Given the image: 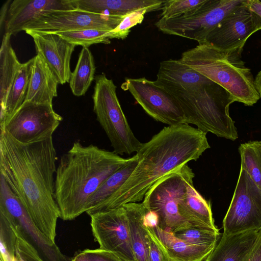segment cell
<instances>
[{"label": "cell", "instance_id": "obj_38", "mask_svg": "<svg viewBox=\"0 0 261 261\" xmlns=\"http://www.w3.org/2000/svg\"><path fill=\"white\" fill-rule=\"evenodd\" d=\"M253 19L256 32L261 30V2L258 0H246Z\"/></svg>", "mask_w": 261, "mask_h": 261}, {"label": "cell", "instance_id": "obj_33", "mask_svg": "<svg viewBox=\"0 0 261 261\" xmlns=\"http://www.w3.org/2000/svg\"><path fill=\"white\" fill-rule=\"evenodd\" d=\"M152 11L148 8H142L133 11L125 15L119 25L114 30L108 32L106 36L109 39L113 38L124 39L127 37L130 29L141 23L145 14Z\"/></svg>", "mask_w": 261, "mask_h": 261}, {"label": "cell", "instance_id": "obj_14", "mask_svg": "<svg viewBox=\"0 0 261 261\" xmlns=\"http://www.w3.org/2000/svg\"><path fill=\"white\" fill-rule=\"evenodd\" d=\"M124 16L97 14L79 9L54 11L31 23L23 31L51 32L84 29L111 31L119 25Z\"/></svg>", "mask_w": 261, "mask_h": 261}, {"label": "cell", "instance_id": "obj_20", "mask_svg": "<svg viewBox=\"0 0 261 261\" xmlns=\"http://www.w3.org/2000/svg\"><path fill=\"white\" fill-rule=\"evenodd\" d=\"M193 178L188 181L179 202L181 216L192 227L219 231L215 224L210 201L205 200L196 190Z\"/></svg>", "mask_w": 261, "mask_h": 261}, {"label": "cell", "instance_id": "obj_36", "mask_svg": "<svg viewBox=\"0 0 261 261\" xmlns=\"http://www.w3.org/2000/svg\"><path fill=\"white\" fill-rule=\"evenodd\" d=\"M69 261H123L113 253L100 248L85 249L70 258Z\"/></svg>", "mask_w": 261, "mask_h": 261}, {"label": "cell", "instance_id": "obj_29", "mask_svg": "<svg viewBox=\"0 0 261 261\" xmlns=\"http://www.w3.org/2000/svg\"><path fill=\"white\" fill-rule=\"evenodd\" d=\"M242 167L257 186L261 188V141H252L239 147Z\"/></svg>", "mask_w": 261, "mask_h": 261}, {"label": "cell", "instance_id": "obj_15", "mask_svg": "<svg viewBox=\"0 0 261 261\" xmlns=\"http://www.w3.org/2000/svg\"><path fill=\"white\" fill-rule=\"evenodd\" d=\"M246 1L226 15L208 34L203 44L222 51H242L247 39L256 32Z\"/></svg>", "mask_w": 261, "mask_h": 261}, {"label": "cell", "instance_id": "obj_4", "mask_svg": "<svg viewBox=\"0 0 261 261\" xmlns=\"http://www.w3.org/2000/svg\"><path fill=\"white\" fill-rule=\"evenodd\" d=\"M241 53L238 50L222 51L201 44L184 52L180 59L224 88L235 101L252 106L260 97L251 70L241 59Z\"/></svg>", "mask_w": 261, "mask_h": 261}, {"label": "cell", "instance_id": "obj_39", "mask_svg": "<svg viewBox=\"0 0 261 261\" xmlns=\"http://www.w3.org/2000/svg\"><path fill=\"white\" fill-rule=\"evenodd\" d=\"M145 210L146 212L144 216L143 221L144 226L151 228L158 226L159 223L158 215L155 212L147 210L146 208Z\"/></svg>", "mask_w": 261, "mask_h": 261}, {"label": "cell", "instance_id": "obj_8", "mask_svg": "<svg viewBox=\"0 0 261 261\" xmlns=\"http://www.w3.org/2000/svg\"><path fill=\"white\" fill-rule=\"evenodd\" d=\"M244 0H205L180 16L160 18L155 25L164 34L176 35L203 44L208 34Z\"/></svg>", "mask_w": 261, "mask_h": 261}, {"label": "cell", "instance_id": "obj_13", "mask_svg": "<svg viewBox=\"0 0 261 261\" xmlns=\"http://www.w3.org/2000/svg\"><path fill=\"white\" fill-rule=\"evenodd\" d=\"M121 88L128 91L145 112L156 121L169 126L185 124V118L177 101L154 81L145 77L126 78Z\"/></svg>", "mask_w": 261, "mask_h": 261}, {"label": "cell", "instance_id": "obj_22", "mask_svg": "<svg viewBox=\"0 0 261 261\" xmlns=\"http://www.w3.org/2000/svg\"><path fill=\"white\" fill-rule=\"evenodd\" d=\"M153 229L170 261H204L217 245L191 244L158 226Z\"/></svg>", "mask_w": 261, "mask_h": 261}, {"label": "cell", "instance_id": "obj_1", "mask_svg": "<svg viewBox=\"0 0 261 261\" xmlns=\"http://www.w3.org/2000/svg\"><path fill=\"white\" fill-rule=\"evenodd\" d=\"M57 159L53 137L22 143L1 130V175L36 226L53 242L60 218L55 198Z\"/></svg>", "mask_w": 261, "mask_h": 261}, {"label": "cell", "instance_id": "obj_12", "mask_svg": "<svg viewBox=\"0 0 261 261\" xmlns=\"http://www.w3.org/2000/svg\"><path fill=\"white\" fill-rule=\"evenodd\" d=\"M95 241L123 261H136L126 212L123 206L89 215Z\"/></svg>", "mask_w": 261, "mask_h": 261}, {"label": "cell", "instance_id": "obj_3", "mask_svg": "<svg viewBox=\"0 0 261 261\" xmlns=\"http://www.w3.org/2000/svg\"><path fill=\"white\" fill-rule=\"evenodd\" d=\"M128 160L95 145L75 141L61 156L55 175V198L60 218L72 220L86 212L93 194Z\"/></svg>", "mask_w": 261, "mask_h": 261}, {"label": "cell", "instance_id": "obj_35", "mask_svg": "<svg viewBox=\"0 0 261 261\" xmlns=\"http://www.w3.org/2000/svg\"><path fill=\"white\" fill-rule=\"evenodd\" d=\"M205 0H166L162 7L161 18L169 19L182 15L199 6Z\"/></svg>", "mask_w": 261, "mask_h": 261}, {"label": "cell", "instance_id": "obj_10", "mask_svg": "<svg viewBox=\"0 0 261 261\" xmlns=\"http://www.w3.org/2000/svg\"><path fill=\"white\" fill-rule=\"evenodd\" d=\"M62 120L53 105L24 101L1 130L20 143H31L53 137Z\"/></svg>", "mask_w": 261, "mask_h": 261}, {"label": "cell", "instance_id": "obj_24", "mask_svg": "<svg viewBox=\"0 0 261 261\" xmlns=\"http://www.w3.org/2000/svg\"><path fill=\"white\" fill-rule=\"evenodd\" d=\"M12 35L4 33L0 49V126L6 122V102L11 86L21 65L13 49L10 39Z\"/></svg>", "mask_w": 261, "mask_h": 261}, {"label": "cell", "instance_id": "obj_40", "mask_svg": "<svg viewBox=\"0 0 261 261\" xmlns=\"http://www.w3.org/2000/svg\"><path fill=\"white\" fill-rule=\"evenodd\" d=\"M247 261H261V237Z\"/></svg>", "mask_w": 261, "mask_h": 261}, {"label": "cell", "instance_id": "obj_16", "mask_svg": "<svg viewBox=\"0 0 261 261\" xmlns=\"http://www.w3.org/2000/svg\"><path fill=\"white\" fill-rule=\"evenodd\" d=\"M25 32L33 38L37 54L42 56L59 84L69 82L70 60L75 46L51 32Z\"/></svg>", "mask_w": 261, "mask_h": 261}, {"label": "cell", "instance_id": "obj_2", "mask_svg": "<svg viewBox=\"0 0 261 261\" xmlns=\"http://www.w3.org/2000/svg\"><path fill=\"white\" fill-rule=\"evenodd\" d=\"M210 146L206 134L188 124L164 127L136 154L138 164L125 182L107 199L87 212L91 214L143 201L159 179L191 161H196Z\"/></svg>", "mask_w": 261, "mask_h": 261}, {"label": "cell", "instance_id": "obj_31", "mask_svg": "<svg viewBox=\"0 0 261 261\" xmlns=\"http://www.w3.org/2000/svg\"><path fill=\"white\" fill-rule=\"evenodd\" d=\"M174 234L188 243L197 245L217 244L221 238L219 231L195 227L184 229Z\"/></svg>", "mask_w": 261, "mask_h": 261}, {"label": "cell", "instance_id": "obj_26", "mask_svg": "<svg viewBox=\"0 0 261 261\" xmlns=\"http://www.w3.org/2000/svg\"><path fill=\"white\" fill-rule=\"evenodd\" d=\"M138 163L137 154L108 177L90 198L86 213L102 202L118 190L127 180Z\"/></svg>", "mask_w": 261, "mask_h": 261}, {"label": "cell", "instance_id": "obj_19", "mask_svg": "<svg viewBox=\"0 0 261 261\" xmlns=\"http://www.w3.org/2000/svg\"><path fill=\"white\" fill-rule=\"evenodd\" d=\"M33 59L24 101L53 105L57 96L58 80L42 56L37 54Z\"/></svg>", "mask_w": 261, "mask_h": 261}, {"label": "cell", "instance_id": "obj_34", "mask_svg": "<svg viewBox=\"0 0 261 261\" xmlns=\"http://www.w3.org/2000/svg\"><path fill=\"white\" fill-rule=\"evenodd\" d=\"M11 223L16 236L15 261H45L34 246L25 238L20 229Z\"/></svg>", "mask_w": 261, "mask_h": 261}, {"label": "cell", "instance_id": "obj_7", "mask_svg": "<svg viewBox=\"0 0 261 261\" xmlns=\"http://www.w3.org/2000/svg\"><path fill=\"white\" fill-rule=\"evenodd\" d=\"M194 176L185 164L159 179L146 193L142 203L158 215L161 229L175 233L192 227L180 213L179 202L188 181Z\"/></svg>", "mask_w": 261, "mask_h": 261}, {"label": "cell", "instance_id": "obj_42", "mask_svg": "<svg viewBox=\"0 0 261 261\" xmlns=\"http://www.w3.org/2000/svg\"><path fill=\"white\" fill-rule=\"evenodd\" d=\"M254 85L260 98H261V70L254 78Z\"/></svg>", "mask_w": 261, "mask_h": 261}, {"label": "cell", "instance_id": "obj_27", "mask_svg": "<svg viewBox=\"0 0 261 261\" xmlns=\"http://www.w3.org/2000/svg\"><path fill=\"white\" fill-rule=\"evenodd\" d=\"M95 66L92 54L88 47H83L69 82L74 95L81 96L85 94L95 79Z\"/></svg>", "mask_w": 261, "mask_h": 261}, {"label": "cell", "instance_id": "obj_23", "mask_svg": "<svg viewBox=\"0 0 261 261\" xmlns=\"http://www.w3.org/2000/svg\"><path fill=\"white\" fill-rule=\"evenodd\" d=\"M76 9L89 12L114 16H124L142 8L152 11L161 9L162 0H73Z\"/></svg>", "mask_w": 261, "mask_h": 261}, {"label": "cell", "instance_id": "obj_6", "mask_svg": "<svg viewBox=\"0 0 261 261\" xmlns=\"http://www.w3.org/2000/svg\"><path fill=\"white\" fill-rule=\"evenodd\" d=\"M94 79L93 111L111 142L113 152L120 155L137 152L142 143L128 124L117 96L116 86L105 74L97 75Z\"/></svg>", "mask_w": 261, "mask_h": 261}, {"label": "cell", "instance_id": "obj_25", "mask_svg": "<svg viewBox=\"0 0 261 261\" xmlns=\"http://www.w3.org/2000/svg\"><path fill=\"white\" fill-rule=\"evenodd\" d=\"M123 206L128 220L136 261H148V232L143 222L145 208L142 202L128 203Z\"/></svg>", "mask_w": 261, "mask_h": 261}, {"label": "cell", "instance_id": "obj_17", "mask_svg": "<svg viewBox=\"0 0 261 261\" xmlns=\"http://www.w3.org/2000/svg\"><path fill=\"white\" fill-rule=\"evenodd\" d=\"M76 9L73 0H14L4 23L5 33L16 35L31 23L54 11Z\"/></svg>", "mask_w": 261, "mask_h": 261}, {"label": "cell", "instance_id": "obj_9", "mask_svg": "<svg viewBox=\"0 0 261 261\" xmlns=\"http://www.w3.org/2000/svg\"><path fill=\"white\" fill-rule=\"evenodd\" d=\"M222 227L226 234L261 231V188L241 166Z\"/></svg>", "mask_w": 261, "mask_h": 261}, {"label": "cell", "instance_id": "obj_28", "mask_svg": "<svg viewBox=\"0 0 261 261\" xmlns=\"http://www.w3.org/2000/svg\"><path fill=\"white\" fill-rule=\"evenodd\" d=\"M33 60L32 58L21 64L11 86L6 102V122L13 115L25 100Z\"/></svg>", "mask_w": 261, "mask_h": 261}, {"label": "cell", "instance_id": "obj_30", "mask_svg": "<svg viewBox=\"0 0 261 261\" xmlns=\"http://www.w3.org/2000/svg\"><path fill=\"white\" fill-rule=\"evenodd\" d=\"M109 31L99 29H84L53 33L75 46L88 47L94 44H110V39L106 36Z\"/></svg>", "mask_w": 261, "mask_h": 261}, {"label": "cell", "instance_id": "obj_21", "mask_svg": "<svg viewBox=\"0 0 261 261\" xmlns=\"http://www.w3.org/2000/svg\"><path fill=\"white\" fill-rule=\"evenodd\" d=\"M211 82L180 59H169L160 63L154 83L161 87L188 89Z\"/></svg>", "mask_w": 261, "mask_h": 261}, {"label": "cell", "instance_id": "obj_32", "mask_svg": "<svg viewBox=\"0 0 261 261\" xmlns=\"http://www.w3.org/2000/svg\"><path fill=\"white\" fill-rule=\"evenodd\" d=\"M1 261H15L16 236L10 222L0 213Z\"/></svg>", "mask_w": 261, "mask_h": 261}, {"label": "cell", "instance_id": "obj_5", "mask_svg": "<svg viewBox=\"0 0 261 261\" xmlns=\"http://www.w3.org/2000/svg\"><path fill=\"white\" fill-rule=\"evenodd\" d=\"M162 88L178 103L185 124H194L199 130L219 137L232 141L238 138L234 122L229 113V106L235 100L221 86L211 82L188 89Z\"/></svg>", "mask_w": 261, "mask_h": 261}, {"label": "cell", "instance_id": "obj_37", "mask_svg": "<svg viewBox=\"0 0 261 261\" xmlns=\"http://www.w3.org/2000/svg\"><path fill=\"white\" fill-rule=\"evenodd\" d=\"M148 232V261H170L153 228L145 227Z\"/></svg>", "mask_w": 261, "mask_h": 261}, {"label": "cell", "instance_id": "obj_11", "mask_svg": "<svg viewBox=\"0 0 261 261\" xmlns=\"http://www.w3.org/2000/svg\"><path fill=\"white\" fill-rule=\"evenodd\" d=\"M0 213L16 225L45 261H69L55 242L36 226L25 208L0 174Z\"/></svg>", "mask_w": 261, "mask_h": 261}, {"label": "cell", "instance_id": "obj_41", "mask_svg": "<svg viewBox=\"0 0 261 261\" xmlns=\"http://www.w3.org/2000/svg\"><path fill=\"white\" fill-rule=\"evenodd\" d=\"M11 0L7 1L2 6L1 10V15H0V24H1V29H2V27H4V23L7 17L9 7L10 3H11Z\"/></svg>", "mask_w": 261, "mask_h": 261}, {"label": "cell", "instance_id": "obj_18", "mask_svg": "<svg viewBox=\"0 0 261 261\" xmlns=\"http://www.w3.org/2000/svg\"><path fill=\"white\" fill-rule=\"evenodd\" d=\"M261 237V231L223 233L216 246L204 261H247Z\"/></svg>", "mask_w": 261, "mask_h": 261}]
</instances>
